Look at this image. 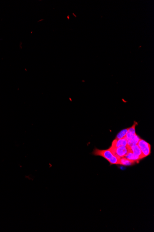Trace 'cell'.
Here are the masks:
<instances>
[{
	"label": "cell",
	"instance_id": "cell-1",
	"mask_svg": "<svg viewBox=\"0 0 154 232\" xmlns=\"http://www.w3.org/2000/svg\"><path fill=\"white\" fill-rule=\"evenodd\" d=\"M130 148L131 147L129 146H120L117 148L110 147L109 149L114 156L120 159L126 156Z\"/></svg>",
	"mask_w": 154,
	"mask_h": 232
},
{
	"label": "cell",
	"instance_id": "cell-6",
	"mask_svg": "<svg viewBox=\"0 0 154 232\" xmlns=\"http://www.w3.org/2000/svg\"><path fill=\"white\" fill-rule=\"evenodd\" d=\"M131 150L132 152H133V153L135 155L137 156V157L139 158L140 160L144 158L143 155L140 149L139 148V146H138V145H135L131 147Z\"/></svg>",
	"mask_w": 154,
	"mask_h": 232
},
{
	"label": "cell",
	"instance_id": "cell-7",
	"mask_svg": "<svg viewBox=\"0 0 154 232\" xmlns=\"http://www.w3.org/2000/svg\"><path fill=\"white\" fill-rule=\"evenodd\" d=\"M137 125H138V123L134 122V123L133 125V126L131 127V128H128V132H127L126 137H125L127 140L131 139L134 135L136 134L135 128H136Z\"/></svg>",
	"mask_w": 154,
	"mask_h": 232
},
{
	"label": "cell",
	"instance_id": "cell-3",
	"mask_svg": "<svg viewBox=\"0 0 154 232\" xmlns=\"http://www.w3.org/2000/svg\"><path fill=\"white\" fill-rule=\"evenodd\" d=\"M92 154L95 156H101L107 160L108 162L114 156L109 148L107 150H99L95 148Z\"/></svg>",
	"mask_w": 154,
	"mask_h": 232
},
{
	"label": "cell",
	"instance_id": "cell-5",
	"mask_svg": "<svg viewBox=\"0 0 154 232\" xmlns=\"http://www.w3.org/2000/svg\"><path fill=\"white\" fill-rule=\"evenodd\" d=\"M136 163H137L136 162L128 160L125 157L119 159V165H124V166H131V165H134Z\"/></svg>",
	"mask_w": 154,
	"mask_h": 232
},
{
	"label": "cell",
	"instance_id": "cell-9",
	"mask_svg": "<svg viewBox=\"0 0 154 232\" xmlns=\"http://www.w3.org/2000/svg\"><path fill=\"white\" fill-rule=\"evenodd\" d=\"M128 128L121 131L119 133L117 134L116 136V140H119V139H123V138H125L127 132H128Z\"/></svg>",
	"mask_w": 154,
	"mask_h": 232
},
{
	"label": "cell",
	"instance_id": "cell-4",
	"mask_svg": "<svg viewBox=\"0 0 154 232\" xmlns=\"http://www.w3.org/2000/svg\"><path fill=\"white\" fill-rule=\"evenodd\" d=\"M127 145V140L126 138H123L119 140H114L112 142L111 147L117 148L120 146H126Z\"/></svg>",
	"mask_w": 154,
	"mask_h": 232
},
{
	"label": "cell",
	"instance_id": "cell-8",
	"mask_svg": "<svg viewBox=\"0 0 154 232\" xmlns=\"http://www.w3.org/2000/svg\"><path fill=\"white\" fill-rule=\"evenodd\" d=\"M125 157L127 158L128 160L134 161L136 162L137 163H139L140 160H141L139 158L137 157V156H136V155H135L133 153V152H132V151H131V148H130V149H129L128 153H127L126 156Z\"/></svg>",
	"mask_w": 154,
	"mask_h": 232
},
{
	"label": "cell",
	"instance_id": "cell-2",
	"mask_svg": "<svg viewBox=\"0 0 154 232\" xmlns=\"http://www.w3.org/2000/svg\"><path fill=\"white\" fill-rule=\"evenodd\" d=\"M137 145L140 149L144 158L147 157L151 154V145L149 143L143 139H140L138 142Z\"/></svg>",
	"mask_w": 154,
	"mask_h": 232
},
{
	"label": "cell",
	"instance_id": "cell-11",
	"mask_svg": "<svg viewBox=\"0 0 154 232\" xmlns=\"http://www.w3.org/2000/svg\"><path fill=\"white\" fill-rule=\"evenodd\" d=\"M69 16H68V19H69Z\"/></svg>",
	"mask_w": 154,
	"mask_h": 232
},
{
	"label": "cell",
	"instance_id": "cell-10",
	"mask_svg": "<svg viewBox=\"0 0 154 232\" xmlns=\"http://www.w3.org/2000/svg\"><path fill=\"white\" fill-rule=\"evenodd\" d=\"M73 16H75V17H76V16H75V15H74V14H73Z\"/></svg>",
	"mask_w": 154,
	"mask_h": 232
}]
</instances>
